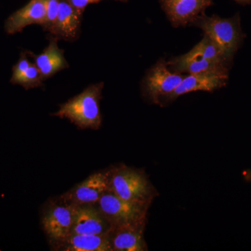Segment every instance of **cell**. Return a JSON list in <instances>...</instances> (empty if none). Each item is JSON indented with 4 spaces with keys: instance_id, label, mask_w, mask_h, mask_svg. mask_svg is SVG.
<instances>
[{
    "instance_id": "ac0fdd59",
    "label": "cell",
    "mask_w": 251,
    "mask_h": 251,
    "mask_svg": "<svg viewBox=\"0 0 251 251\" xmlns=\"http://www.w3.org/2000/svg\"><path fill=\"white\" fill-rule=\"evenodd\" d=\"M196 53L211 62H215L221 65L228 66L229 61L226 57L224 52L216 45L210 38L206 34L202 40L192 49Z\"/></svg>"
},
{
    "instance_id": "9c48e42d",
    "label": "cell",
    "mask_w": 251,
    "mask_h": 251,
    "mask_svg": "<svg viewBox=\"0 0 251 251\" xmlns=\"http://www.w3.org/2000/svg\"><path fill=\"white\" fill-rule=\"evenodd\" d=\"M161 9L175 27H185L214 5L213 0H160Z\"/></svg>"
},
{
    "instance_id": "d6986e66",
    "label": "cell",
    "mask_w": 251,
    "mask_h": 251,
    "mask_svg": "<svg viewBox=\"0 0 251 251\" xmlns=\"http://www.w3.org/2000/svg\"><path fill=\"white\" fill-rule=\"evenodd\" d=\"M60 0H46V20L44 25V30L50 32L55 24L58 15Z\"/></svg>"
},
{
    "instance_id": "4fadbf2b",
    "label": "cell",
    "mask_w": 251,
    "mask_h": 251,
    "mask_svg": "<svg viewBox=\"0 0 251 251\" xmlns=\"http://www.w3.org/2000/svg\"><path fill=\"white\" fill-rule=\"evenodd\" d=\"M82 13L69 4L60 0L58 15L51 34L67 41L76 40L80 34Z\"/></svg>"
},
{
    "instance_id": "8fae6325",
    "label": "cell",
    "mask_w": 251,
    "mask_h": 251,
    "mask_svg": "<svg viewBox=\"0 0 251 251\" xmlns=\"http://www.w3.org/2000/svg\"><path fill=\"white\" fill-rule=\"evenodd\" d=\"M46 20V0H30L6 20L5 30L8 34H14L31 25H40L44 27Z\"/></svg>"
},
{
    "instance_id": "5b68a950",
    "label": "cell",
    "mask_w": 251,
    "mask_h": 251,
    "mask_svg": "<svg viewBox=\"0 0 251 251\" xmlns=\"http://www.w3.org/2000/svg\"><path fill=\"white\" fill-rule=\"evenodd\" d=\"M74 207L59 197L46 204L43 210L41 224L52 245L70 235L74 221Z\"/></svg>"
},
{
    "instance_id": "3957f363",
    "label": "cell",
    "mask_w": 251,
    "mask_h": 251,
    "mask_svg": "<svg viewBox=\"0 0 251 251\" xmlns=\"http://www.w3.org/2000/svg\"><path fill=\"white\" fill-rule=\"evenodd\" d=\"M191 25L201 28L219 46L229 62L237 52L244 34L239 16L223 18L219 16H208L203 14L196 18Z\"/></svg>"
},
{
    "instance_id": "5bb4252c",
    "label": "cell",
    "mask_w": 251,
    "mask_h": 251,
    "mask_svg": "<svg viewBox=\"0 0 251 251\" xmlns=\"http://www.w3.org/2000/svg\"><path fill=\"white\" fill-rule=\"evenodd\" d=\"M168 65L172 72L179 74L228 71L227 67L204 59L193 50L186 54L173 57L168 62Z\"/></svg>"
},
{
    "instance_id": "ffe728a7",
    "label": "cell",
    "mask_w": 251,
    "mask_h": 251,
    "mask_svg": "<svg viewBox=\"0 0 251 251\" xmlns=\"http://www.w3.org/2000/svg\"><path fill=\"white\" fill-rule=\"evenodd\" d=\"M69 4L77 11L83 14L84 11L89 4H92L91 0H67Z\"/></svg>"
},
{
    "instance_id": "277c9868",
    "label": "cell",
    "mask_w": 251,
    "mask_h": 251,
    "mask_svg": "<svg viewBox=\"0 0 251 251\" xmlns=\"http://www.w3.org/2000/svg\"><path fill=\"white\" fill-rule=\"evenodd\" d=\"M96 205L108 220L111 227L146 226L147 214L150 206L125 201L109 188Z\"/></svg>"
},
{
    "instance_id": "2e32d148",
    "label": "cell",
    "mask_w": 251,
    "mask_h": 251,
    "mask_svg": "<svg viewBox=\"0 0 251 251\" xmlns=\"http://www.w3.org/2000/svg\"><path fill=\"white\" fill-rule=\"evenodd\" d=\"M34 59L44 80L69 67L64 50L59 49L56 39H50L49 46L40 54L34 56Z\"/></svg>"
},
{
    "instance_id": "e0dca14e",
    "label": "cell",
    "mask_w": 251,
    "mask_h": 251,
    "mask_svg": "<svg viewBox=\"0 0 251 251\" xmlns=\"http://www.w3.org/2000/svg\"><path fill=\"white\" fill-rule=\"evenodd\" d=\"M42 75L35 63H31L25 54H21L17 64L13 68L11 83L20 85L26 90L43 85Z\"/></svg>"
},
{
    "instance_id": "ba28073f",
    "label": "cell",
    "mask_w": 251,
    "mask_h": 251,
    "mask_svg": "<svg viewBox=\"0 0 251 251\" xmlns=\"http://www.w3.org/2000/svg\"><path fill=\"white\" fill-rule=\"evenodd\" d=\"M228 80V71L199 73L184 75L179 85L163 98L166 102L173 101L184 94L193 92H214L224 87Z\"/></svg>"
},
{
    "instance_id": "30bf717a",
    "label": "cell",
    "mask_w": 251,
    "mask_h": 251,
    "mask_svg": "<svg viewBox=\"0 0 251 251\" xmlns=\"http://www.w3.org/2000/svg\"><path fill=\"white\" fill-rule=\"evenodd\" d=\"M74 221L71 234H105L111 225L97 205H74Z\"/></svg>"
},
{
    "instance_id": "44dd1931",
    "label": "cell",
    "mask_w": 251,
    "mask_h": 251,
    "mask_svg": "<svg viewBox=\"0 0 251 251\" xmlns=\"http://www.w3.org/2000/svg\"><path fill=\"white\" fill-rule=\"evenodd\" d=\"M234 1H237L239 4H250L251 3V0H234Z\"/></svg>"
},
{
    "instance_id": "52a82bcc",
    "label": "cell",
    "mask_w": 251,
    "mask_h": 251,
    "mask_svg": "<svg viewBox=\"0 0 251 251\" xmlns=\"http://www.w3.org/2000/svg\"><path fill=\"white\" fill-rule=\"evenodd\" d=\"M109 188V170L90 175L59 198L72 205H96Z\"/></svg>"
},
{
    "instance_id": "6da1fadb",
    "label": "cell",
    "mask_w": 251,
    "mask_h": 251,
    "mask_svg": "<svg viewBox=\"0 0 251 251\" xmlns=\"http://www.w3.org/2000/svg\"><path fill=\"white\" fill-rule=\"evenodd\" d=\"M103 86V82L89 86L80 94L59 105L54 116L67 119L82 129L99 130L102 124L100 101Z\"/></svg>"
},
{
    "instance_id": "7a4b0ae2",
    "label": "cell",
    "mask_w": 251,
    "mask_h": 251,
    "mask_svg": "<svg viewBox=\"0 0 251 251\" xmlns=\"http://www.w3.org/2000/svg\"><path fill=\"white\" fill-rule=\"evenodd\" d=\"M109 189L125 201L148 205L156 196L145 172L124 164L109 170Z\"/></svg>"
},
{
    "instance_id": "7402d4cb",
    "label": "cell",
    "mask_w": 251,
    "mask_h": 251,
    "mask_svg": "<svg viewBox=\"0 0 251 251\" xmlns=\"http://www.w3.org/2000/svg\"><path fill=\"white\" fill-rule=\"evenodd\" d=\"M100 1H102V0H91L92 4H93V3H98ZM115 1H122V2H127V0H115Z\"/></svg>"
},
{
    "instance_id": "7c38bea8",
    "label": "cell",
    "mask_w": 251,
    "mask_h": 251,
    "mask_svg": "<svg viewBox=\"0 0 251 251\" xmlns=\"http://www.w3.org/2000/svg\"><path fill=\"white\" fill-rule=\"evenodd\" d=\"M145 226H120L111 227L109 239L112 251H148L144 237Z\"/></svg>"
},
{
    "instance_id": "8992f818",
    "label": "cell",
    "mask_w": 251,
    "mask_h": 251,
    "mask_svg": "<svg viewBox=\"0 0 251 251\" xmlns=\"http://www.w3.org/2000/svg\"><path fill=\"white\" fill-rule=\"evenodd\" d=\"M184 77L182 74L172 72L168 62L161 59L144 78L143 93L150 101L160 103L162 99L175 90Z\"/></svg>"
},
{
    "instance_id": "9a60e30c",
    "label": "cell",
    "mask_w": 251,
    "mask_h": 251,
    "mask_svg": "<svg viewBox=\"0 0 251 251\" xmlns=\"http://www.w3.org/2000/svg\"><path fill=\"white\" fill-rule=\"evenodd\" d=\"M52 248L64 251H112L108 234H70Z\"/></svg>"
}]
</instances>
